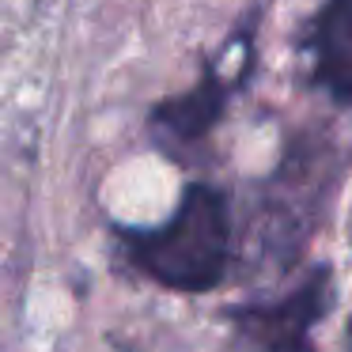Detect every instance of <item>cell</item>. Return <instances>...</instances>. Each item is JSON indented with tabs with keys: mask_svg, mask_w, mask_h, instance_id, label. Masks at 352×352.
Here are the masks:
<instances>
[{
	"mask_svg": "<svg viewBox=\"0 0 352 352\" xmlns=\"http://www.w3.org/2000/svg\"><path fill=\"white\" fill-rule=\"evenodd\" d=\"M137 273L170 292H212L231 261V205L212 182H190L178 208L155 228H114Z\"/></svg>",
	"mask_w": 352,
	"mask_h": 352,
	"instance_id": "obj_1",
	"label": "cell"
},
{
	"mask_svg": "<svg viewBox=\"0 0 352 352\" xmlns=\"http://www.w3.org/2000/svg\"><path fill=\"white\" fill-rule=\"evenodd\" d=\"M333 307V273L314 265L288 296L261 299V303L228 307L231 333L243 352H314V326Z\"/></svg>",
	"mask_w": 352,
	"mask_h": 352,
	"instance_id": "obj_2",
	"label": "cell"
},
{
	"mask_svg": "<svg viewBox=\"0 0 352 352\" xmlns=\"http://www.w3.org/2000/svg\"><path fill=\"white\" fill-rule=\"evenodd\" d=\"M250 65H254V54L235 69V76L223 80L220 72H216V61H208L205 72H201V80L190 87V91L155 102V107L148 110V133H152V144L160 148V152L175 155V160H182L190 148L205 144V137L220 125L223 110H228V99L246 84Z\"/></svg>",
	"mask_w": 352,
	"mask_h": 352,
	"instance_id": "obj_3",
	"label": "cell"
},
{
	"mask_svg": "<svg viewBox=\"0 0 352 352\" xmlns=\"http://www.w3.org/2000/svg\"><path fill=\"white\" fill-rule=\"evenodd\" d=\"M303 50L311 54V87L337 102H352V0H326Z\"/></svg>",
	"mask_w": 352,
	"mask_h": 352,
	"instance_id": "obj_4",
	"label": "cell"
},
{
	"mask_svg": "<svg viewBox=\"0 0 352 352\" xmlns=\"http://www.w3.org/2000/svg\"><path fill=\"white\" fill-rule=\"evenodd\" d=\"M349 352H352V322H349Z\"/></svg>",
	"mask_w": 352,
	"mask_h": 352,
	"instance_id": "obj_5",
	"label": "cell"
}]
</instances>
